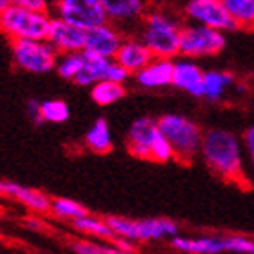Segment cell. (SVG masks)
Instances as JSON below:
<instances>
[{
	"label": "cell",
	"instance_id": "1",
	"mask_svg": "<svg viewBox=\"0 0 254 254\" xmlns=\"http://www.w3.org/2000/svg\"><path fill=\"white\" fill-rule=\"evenodd\" d=\"M200 154L218 178L238 187H249L244 169V143L234 132L227 129L205 131Z\"/></svg>",
	"mask_w": 254,
	"mask_h": 254
},
{
	"label": "cell",
	"instance_id": "21",
	"mask_svg": "<svg viewBox=\"0 0 254 254\" xmlns=\"http://www.w3.org/2000/svg\"><path fill=\"white\" fill-rule=\"evenodd\" d=\"M84 142L96 154H106L111 151L113 138H111V129H109V124H107L106 118L95 120V124L89 127V131L85 132Z\"/></svg>",
	"mask_w": 254,
	"mask_h": 254
},
{
	"label": "cell",
	"instance_id": "38",
	"mask_svg": "<svg viewBox=\"0 0 254 254\" xmlns=\"http://www.w3.org/2000/svg\"><path fill=\"white\" fill-rule=\"evenodd\" d=\"M216 2H222V0H216Z\"/></svg>",
	"mask_w": 254,
	"mask_h": 254
},
{
	"label": "cell",
	"instance_id": "11",
	"mask_svg": "<svg viewBox=\"0 0 254 254\" xmlns=\"http://www.w3.org/2000/svg\"><path fill=\"white\" fill-rule=\"evenodd\" d=\"M48 42L55 48L59 55L82 53L85 51V31L71 26L67 22L53 18L49 27Z\"/></svg>",
	"mask_w": 254,
	"mask_h": 254
},
{
	"label": "cell",
	"instance_id": "10",
	"mask_svg": "<svg viewBox=\"0 0 254 254\" xmlns=\"http://www.w3.org/2000/svg\"><path fill=\"white\" fill-rule=\"evenodd\" d=\"M160 134L158 124L154 118H136L127 131V149L132 156L142 160H151V147Z\"/></svg>",
	"mask_w": 254,
	"mask_h": 254
},
{
	"label": "cell",
	"instance_id": "22",
	"mask_svg": "<svg viewBox=\"0 0 254 254\" xmlns=\"http://www.w3.org/2000/svg\"><path fill=\"white\" fill-rule=\"evenodd\" d=\"M236 27L254 29V0H222Z\"/></svg>",
	"mask_w": 254,
	"mask_h": 254
},
{
	"label": "cell",
	"instance_id": "33",
	"mask_svg": "<svg viewBox=\"0 0 254 254\" xmlns=\"http://www.w3.org/2000/svg\"><path fill=\"white\" fill-rule=\"evenodd\" d=\"M40 106H42V102L35 100V98L27 100V104H26L27 117H29V120H31L35 126H40V124H44L42 122V111H40Z\"/></svg>",
	"mask_w": 254,
	"mask_h": 254
},
{
	"label": "cell",
	"instance_id": "36",
	"mask_svg": "<svg viewBox=\"0 0 254 254\" xmlns=\"http://www.w3.org/2000/svg\"><path fill=\"white\" fill-rule=\"evenodd\" d=\"M102 254H131V253H126V251L118 249L115 245H102Z\"/></svg>",
	"mask_w": 254,
	"mask_h": 254
},
{
	"label": "cell",
	"instance_id": "34",
	"mask_svg": "<svg viewBox=\"0 0 254 254\" xmlns=\"http://www.w3.org/2000/svg\"><path fill=\"white\" fill-rule=\"evenodd\" d=\"M242 143H244V149L247 156L251 160V165H253L254 169V126L247 127L244 132V138H242Z\"/></svg>",
	"mask_w": 254,
	"mask_h": 254
},
{
	"label": "cell",
	"instance_id": "12",
	"mask_svg": "<svg viewBox=\"0 0 254 254\" xmlns=\"http://www.w3.org/2000/svg\"><path fill=\"white\" fill-rule=\"evenodd\" d=\"M104 7L107 22L115 26H129L134 22H142L147 13V0H98Z\"/></svg>",
	"mask_w": 254,
	"mask_h": 254
},
{
	"label": "cell",
	"instance_id": "15",
	"mask_svg": "<svg viewBox=\"0 0 254 254\" xmlns=\"http://www.w3.org/2000/svg\"><path fill=\"white\" fill-rule=\"evenodd\" d=\"M173 71H175V60L153 59L149 65L134 74V78L140 87L162 89V87L173 85Z\"/></svg>",
	"mask_w": 254,
	"mask_h": 254
},
{
	"label": "cell",
	"instance_id": "25",
	"mask_svg": "<svg viewBox=\"0 0 254 254\" xmlns=\"http://www.w3.org/2000/svg\"><path fill=\"white\" fill-rule=\"evenodd\" d=\"M51 211L60 218H67V220H78V218L87 216V209L82 203L69 198H55L51 201Z\"/></svg>",
	"mask_w": 254,
	"mask_h": 254
},
{
	"label": "cell",
	"instance_id": "18",
	"mask_svg": "<svg viewBox=\"0 0 254 254\" xmlns=\"http://www.w3.org/2000/svg\"><path fill=\"white\" fill-rule=\"evenodd\" d=\"M236 87L233 73L223 69H209L203 76V98L209 102H220L229 89Z\"/></svg>",
	"mask_w": 254,
	"mask_h": 254
},
{
	"label": "cell",
	"instance_id": "4",
	"mask_svg": "<svg viewBox=\"0 0 254 254\" xmlns=\"http://www.w3.org/2000/svg\"><path fill=\"white\" fill-rule=\"evenodd\" d=\"M53 18L48 13H37L18 5H7L0 13V31L15 40H48Z\"/></svg>",
	"mask_w": 254,
	"mask_h": 254
},
{
	"label": "cell",
	"instance_id": "7",
	"mask_svg": "<svg viewBox=\"0 0 254 254\" xmlns=\"http://www.w3.org/2000/svg\"><path fill=\"white\" fill-rule=\"evenodd\" d=\"M51 9L55 11V18L67 22L84 31H89L107 22L104 7L98 0H53Z\"/></svg>",
	"mask_w": 254,
	"mask_h": 254
},
{
	"label": "cell",
	"instance_id": "2",
	"mask_svg": "<svg viewBox=\"0 0 254 254\" xmlns=\"http://www.w3.org/2000/svg\"><path fill=\"white\" fill-rule=\"evenodd\" d=\"M182 24L164 11H151L142 18L140 40L154 59L173 60L180 55Z\"/></svg>",
	"mask_w": 254,
	"mask_h": 254
},
{
	"label": "cell",
	"instance_id": "8",
	"mask_svg": "<svg viewBox=\"0 0 254 254\" xmlns=\"http://www.w3.org/2000/svg\"><path fill=\"white\" fill-rule=\"evenodd\" d=\"M186 16L190 20V24L211 27L222 33L238 29L223 4L216 0H189L186 4Z\"/></svg>",
	"mask_w": 254,
	"mask_h": 254
},
{
	"label": "cell",
	"instance_id": "16",
	"mask_svg": "<svg viewBox=\"0 0 254 254\" xmlns=\"http://www.w3.org/2000/svg\"><path fill=\"white\" fill-rule=\"evenodd\" d=\"M0 194L15 198V200H18L20 203H24V205L29 207L35 212L51 211V201L53 200H49L48 196L40 192V190L31 189V187H24L20 184H15V182L0 180Z\"/></svg>",
	"mask_w": 254,
	"mask_h": 254
},
{
	"label": "cell",
	"instance_id": "32",
	"mask_svg": "<svg viewBox=\"0 0 254 254\" xmlns=\"http://www.w3.org/2000/svg\"><path fill=\"white\" fill-rule=\"evenodd\" d=\"M127 78H129V73H127L126 69H124L118 62L111 60L109 67H107L106 80H109V82H115V84H124Z\"/></svg>",
	"mask_w": 254,
	"mask_h": 254
},
{
	"label": "cell",
	"instance_id": "9",
	"mask_svg": "<svg viewBox=\"0 0 254 254\" xmlns=\"http://www.w3.org/2000/svg\"><path fill=\"white\" fill-rule=\"evenodd\" d=\"M122 42V33L111 22H106L102 26L85 31V51L104 57V59L115 60Z\"/></svg>",
	"mask_w": 254,
	"mask_h": 254
},
{
	"label": "cell",
	"instance_id": "30",
	"mask_svg": "<svg viewBox=\"0 0 254 254\" xmlns=\"http://www.w3.org/2000/svg\"><path fill=\"white\" fill-rule=\"evenodd\" d=\"M69 249L74 254H102V245L89 240H73L69 242Z\"/></svg>",
	"mask_w": 254,
	"mask_h": 254
},
{
	"label": "cell",
	"instance_id": "3",
	"mask_svg": "<svg viewBox=\"0 0 254 254\" xmlns=\"http://www.w3.org/2000/svg\"><path fill=\"white\" fill-rule=\"evenodd\" d=\"M158 129L162 136L171 143L175 158L182 164H189L196 154L200 153L201 140H203V131L200 126L184 117V115H176V113H167L156 120Z\"/></svg>",
	"mask_w": 254,
	"mask_h": 254
},
{
	"label": "cell",
	"instance_id": "24",
	"mask_svg": "<svg viewBox=\"0 0 254 254\" xmlns=\"http://www.w3.org/2000/svg\"><path fill=\"white\" fill-rule=\"evenodd\" d=\"M71 225L80 233L95 236V238L109 240V242H115V238H118L117 234L113 233V229L106 223V220H98V218L89 216V214L84 218H78V220H73Z\"/></svg>",
	"mask_w": 254,
	"mask_h": 254
},
{
	"label": "cell",
	"instance_id": "29",
	"mask_svg": "<svg viewBox=\"0 0 254 254\" xmlns=\"http://www.w3.org/2000/svg\"><path fill=\"white\" fill-rule=\"evenodd\" d=\"M173 158H175L173 147H171V143L160 132L158 136H156V140L153 142V147H151V160L160 162V164H165V162H169Z\"/></svg>",
	"mask_w": 254,
	"mask_h": 254
},
{
	"label": "cell",
	"instance_id": "26",
	"mask_svg": "<svg viewBox=\"0 0 254 254\" xmlns=\"http://www.w3.org/2000/svg\"><path fill=\"white\" fill-rule=\"evenodd\" d=\"M40 111H42V122L64 124L69 118V106L64 100H59V98L44 100L42 106H40Z\"/></svg>",
	"mask_w": 254,
	"mask_h": 254
},
{
	"label": "cell",
	"instance_id": "27",
	"mask_svg": "<svg viewBox=\"0 0 254 254\" xmlns=\"http://www.w3.org/2000/svg\"><path fill=\"white\" fill-rule=\"evenodd\" d=\"M82 62H84V57H82V53L60 55L55 71H57V73H59V76H62L64 80H73V82H74V78L78 76L80 69H82Z\"/></svg>",
	"mask_w": 254,
	"mask_h": 254
},
{
	"label": "cell",
	"instance_id": "6",
	"mask_svg": "<svg viewBox=\"0 0 254 254\" xmlns=\"http://www.w3.org/2000/svg\"><path fill=\"white\" fill-rule=\"evenodd\" d=\"M227 46L225 33L198 24H186L182 27L180 55L184 59H211L216 57Z\"/></svg>",
	"mask_w": 254,
	"mask_h": 254
},
{
	"label": "cell",
	"instance_id": "17",
	"mask_svg": "<svg viewBox=\"0 0 254 254\" xmlns=\"http://www.w3.org/2000/svg\"><path fill=\"white\" fill-rule=\"evenodd\" d=\"M171 245L176 251L187 254H222L225 251V238L223 236H200V238H186L175 236Z\"/></svg>",
	"mask_w": 254,
	"mask_h": 254
},
{
	"label": "cell",
	"instance_id": "31",
	"mask_svg": "<svg viewBox=\"0 0 254 254\" xmlns=\"http://www.w3.org/2000/svg\"><path fill=\"white\" fill-rule=\"evenodd\" d=\"M11 4L29 11H37V13H49L53 2L51 0H11Z\"/></svg>",
	"mask_w": 254,
	"mask_h": 254
},
{
	"label": "cell",
	"instance_id": "13",
	"mask_svg": "<svg viewBox=\"0 0 254 254\" xmlns=\"http://www.w3.org/2000/svg\"><path fill=\"white\" fill-rule=\"evenodd\" d=\"M203 76L205 71L189 59H180L175 62L173 85L176 89L186 91L194 98H203Z\"/></svg>",
	"mask_w": 254,
	"mask_h": 254
},
{
	"label": "cell",
	"instance_id": "37",
	"mask_svg": "<svg viewBox=\"0 0 254 254\" xmlns=\"http://www.w3.org/2000/svg\"><path fill=\"white\" fill-rule=\"evenodd\" d=\"M7 5H11V0H0V13H2Z\"/></svg>",
	"mask_w": 254,
	"mask_h": 254
},
{
	"label": "cell",
	"instance_id": "19",
	"mask_svg": "<svg viewBox=\"0 0 254 254\" xmlns=\"http://www.w3.org/2000/svg\"><path fill=\"white\" fill-rule=\"evenodd\" d=\"M82 57H84V62H82V69H80L78 76L74 78V84L93 87L95 84L106 80L107 67H109L111 60L98 57V55L87 53V51H82Z\"/></svg>",
	"mask_w": 254,
	"mask_h": 254
},
{
	"label": "cell",
	"instance_id": "5",
	"mask_svg": "<svg viewBox=\"0 0 254 254\" xmlns=\"http://www.w3.org/2000/svg\"><path fill=\"white\" fill-rule=\"evenodd\" d=\"M11 57L16 67L33 74L51 73L60 55L48 40H15L11 42Z\"/></svg>",
	"mask_w": 254,
	"mask_h": 254
},
{
	"label": "cell",
	"instance_id": "35",
	"mask_svg": "<svg viewBox=\"0 0 254 254\" xmlns=\"http://www.w3.org/2000/svg\"><path fill=\"white\" fill-rule=\"evenodd\" d=\"M113 245H115V247H118V249L126 251V253L136 254V245H134V242H131V240H126V238H115V242H113Z\"/></svg>",
	"mask_w": 254,
	"mask_h": 254
},
{
	"label": "cell",
	"instance_id": "14",
	"mask_svg": "<svg viewBox=\"0 0 254 254\" xmlns=\"http://www.w3.org/2000/svg\"><path fill=\"white\" fill-rule=\"evenodd\" d=\"M153 59L154 57L140 38H124L122 46L115 57V62L120 64L129 74H136L145 65H149Z\"/></svg>",
	"mask_w": 254,
	"mask_h": 254
},
{
	"label": "cell",
	"instance_id": "23",
	"mask_svg": "<svg viewBox=\"0 0 254 254\" xmlns=\"http://www.w3.org/2000/svg\"><path fill=\"white\" fill-rule=\"evenodd\" d=\"M126 96V87L124 84H115L109 80H102L91 87V98L96 106H111L115 102L122 100Z\"/></svg>",
	"mask_w": 254,
	"mask_h": 254
},
{
	"label": "cell",
	"instance_id": "28",
	"mask_svg": "<svg viewBox=\"0 0 254 254\" xmlns=\"http://www.w3.org/2000/svg\"><path fill=\"white\" fill-rule=\"evenodd\" d=\"M225 251L233 254H254V240L247 236H223Z\"/></svg>",
	"mask_w": 254,
	"mask_h": 254
},
{
	"label": "cell",
	"instance_id": "20",
	"mask_svg": "<svg viewBox=\"0 0 254 254\" xmlns=\"http://www.w3.org/2000/svg\"><path fill=\"white\" fill-rule=\"evenodd\" d=\"M138 240H162L165 236H178V223L167 218H145L136 220Z\"/></svg>",
	"mask_w": 254,
	"mask_h": 254
}]
</instances>
